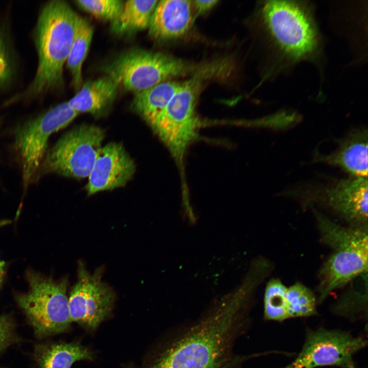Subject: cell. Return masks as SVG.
I'll use <instances>...</instances> for the list:
<instances>
[{
    "instance_id": "cell-1",
    "label": "cell",
    "mask_w": 368,
    "mask_h": 368,
    "mask_svg": "<svg viewBox=\"0 0 368 368\" xmlns=\"http://www.w3.org/2000/svg\"><path fill=\"white\" fill-rule=\"evenodd\" d=\"M251 293L244 287L216 303L177 331L144 368H241L251 356L234 351L247 325Z\"/></svg>"
},
{
    "instance_id": "cell-2",
    "label": "cell",
    "mask_w": 368,
    "mask_h": 368,
    "mask_svg": "<svg viewBox=\"0 0 368 368\" xmlns=\"http://www.w3.org/2000/svg\"><path fill=\"white\" fill-rule=\"evenodd\" d=\"M260 14L270 52V76L275 78L303 62L314 64L321 75L323 40L313 4L266 1Z\"/></svg>"
},
{
    "instance_id": "cell-3",
    "label": "cell",
    "mask_w": 368,
    "mask_h": 368,
    "mask_svg": "<svg viewBox=\"0 0 368 368\" xmlns=\"http://www.w3.org/2000/svg\"><path fill=\"white\" fill-rule=\"evenodd\" d=\"M79 17L63 1H50L42 8L34 36L38 59L36 73L28 87L12 101L40 96L63 85V66Z\"/></svg>"
},
{
    "instance_id": "cell-4",
    "label": "cell",
    "mask_w": 368,
    "mask_h": 368,
    "mask_svg": "<svg viewBox=\"0 0 368 368\" xmlns=\"http://www.w3.org/2000/svg\"><path fill=\"white\" fill-rule=\"evenodd\" d=\"M322 242L333 251L319 272L318 302L367 271V228L338 225L315 211Z\"/></svg>"
},
{
    "instance_id": "cell-5",
    "label": "cell",
    "mask_w": 368,
    "mask_h": 368,
    "mask_svg": "<svg viewBox=\"0 0 368 368\" xmlns=\"http://www.w3.org/2000/svg\"><path fill=\"white\" fill-rule=\"evenodd\" d=\"M29 290L16 294L15 300L24 311L35 335L45 338L67 331L72 323L68 297V280L56 281L33 271L26 273Z\"/></svg>"
},
{
    "instance_id": "cell-6",
    "label": "cell",
    "mask_w": 368,
    "mask_h": 368,
    "mask_svg": "<svg viewBox=\"0 0 368 368\" xmlns=\"http://www.w3.org/2000/svg\"><path fill=\"white\" fill-rule=\"evenodd\" d=\"M205 70L164 53L139 49L122 54L104 68L119 85L134 93L171 78Z\"/></svg>"
},
{
    "instance_id": "cell-7",
    "label": "cell",
    "mask_w": 368,
    "mask_h": 368,
    "mask_svg": "<svg viewBox=\"0 0 368 368\" xmlns=\"http://www.w3.org/2000/svg\"><path fill=\"white\" fill-rule=\"evenodd\" d=\"M200 86L199 77L184 81L151 127L176 162L183 180V191L187 190L184 175L186 153L196 139L200 127V121L195 112Z\"/></svg>"
},
{
    "instance_id": "cell-8",
    "label": "cell",
    "mask_w": 368,
    "mask_h": 368,
    "mask_svg": "<svg viewBox=\"0 0 368 368\" xmlns=\"http://www.w3.org/2000/svg\"><path fill=\"white\" fill-rule=\"evenodd\" d=\"M103 130L93 125H81L63 135L47 153L40 168L44 173L65 177H88L102 148Z\"/></svg>"
},
{
    "instance_id": "cell-9",
    "label": "cell",
    "mask_w": 368,
    "mask_h": 368,
    "mask_svg": "<svg viewBox=\"0 0 368 368\" xmlns=\"http://www.w3.org/2000/svg\"><path fill=\"white\" fill-rule=\"evenodd\" d=\"M79 114L67 102H63L25 123L16 131L15 145L21 159L24 189L41 167L50 136L67 126Z\"/></svg>"
},
{
    "instance_id": "cell-10",
    "label": "cell",
    "mask_w": 368,
    "mask_h": 368,
    "mask_svg": "<svg viewBox=\"0 0 368 368\" xmlns=\"http://www.w3.org/2000/svg\"><path fill=\"white\" fill-rule=\"evenodd\" d=\"M367 341L347 332L319 329L308 332L303 349L295 359L283 368H315L333 365L355 368L353 357Z\"/></svg>"
},
{
    "instance_id": "cell-11",
    "label": "cell",
    "mask_w": 368,
    "mask_h": 368,
    "mask_svg": "<svg viewBox=\"0 0 368 368\" xmlns=\"http://www.w3.org/2000/svg\"><path fill=\"white\" fill-rule=\"evenodd\" d=\"M103 270L93 274L80 262L78 280L71 289L68 306L71 320L89 330L96 329L110 314L116 294L102 280Z\"/></svg>"
},
{
    "instance_id": "cell-12",
    "label": "cell",
    "mask_w": 368,
    "mask_h": 368,
    "mask_svg": "<svg viewBox=\"0 0 368 368\" xmlns=\"http://www.w3.org/2000/svg\"><path fill=\"white\" fill-rule=\"evenodd\" d=\"M316 299L313 292L300 283L287 287L279 279L266 284L264 314L267 320L283 321L316 314Z\"/></svg>"
},
{
    "instance_id": "cell-13",
    "label": "cell",
    "mask_w": 368,
    "mask_h": 368,
    "mask_svg": "<svg viewBox=\"0 0 368 368\" xmlns=\"http://www.w3.org/2000/svg\"><path fill=\"white\" fill-rule=\"evenodd\" d=\"M135 171L134 161L122 144L109 143L102 147L88 176V195L124 187Z\"/></svg>"
},
{
    "instance_id": "cell-14",
    "label": "cell",
    "mask_w": 368,
    "mask_h": 368,
    "mask_svg": "<svg viewBox=\"0 0 368 368\" xmlns=\"http://www.w3.org/2000/svg\"><path fill=\"white\" fill-rule=\"evenodd\" d=\"M323 196L327 205L350 226L367 228V177L338 180Z\"/></svg>"
},
{
    "instance_id": "cell-15",
    "label": "cell",
    "mask_w": 368,
    "mask_h": 368,
    "mask_svg": "<svg viewBox=\"0 0 368 368\" xmlns=\"http://www.w3.org/2000/svg\"><path fill=\"white\" fill-rule=\"evenodd\" d=\"M192 20L191 1H161L151 16L149 35L158 40L178 38L188 32Z\"/></svg>"
},
{
    "instance_id": "cell-16",
    "label": "cell",
    "mask_w": 368,
    "mask_h": 368,
    "mask_svg": "<svg viewBox=\"0 0 368 368\" xmlns=\"http://www.w3.org/2000/svg\"><path fill=\"white\" fill-rule=\"evenodd\" d=\"M367 131H352L339 142L335 151L328 155H318L315 162L339 167L353 177H367Z\"/></svg>"
},
{
    "instance_id": "cell-17",
    "label": "cell",
    "mask_w": 368,
    "mask_h": 368,
    "mask_svg": "<svg viewBox=\"0 0 368 368\" xmlns=\"http://www.w3.org/2000/svg\"><path fill=\"white\" fill-rule=\"evenodd\" d=\"M119 84L107 75L83 84L69 101V106L78 113L87 112L96 116L103 114L114 101Z\"/></svg>"
},
{
    "instance_id": "cell-18",
    "label": "cell",
    "mask_w": 368,
    "mask_h": 368,
    "mask_svg": "<svg viewBox=\"0 0 368 368\" xmlns=\"http://www.w3.org/2000/svg\"><path fill=\"white\" fill-rule=\"evenodd\" d=\"M183 82L168 80L135 93L132 109L152 127Z\"/></svg>"
},
{
    "instance_id": "cell-19",
    "label": "cell",
    "mask_w": 368,
    "mask_h": 368,
    "mask_svg": "<svg viewBox=\"0 0 368 368\" xmlns=\"http://www.w3.org/2000/svg\"><path fill=\"white\" fill-rule=\"evenodd\" d=\"M93 353L78 342L41 344L35 351L37 368H71L76 361L90 360Z\"/></svg>"
},
{
    "instance_id": "cell-20",
    "label": "cell",
    "mask_w": 368,
    "mask_h": 368,
    "mask_svg": "<svg viewBox=\"0 0 368 368\" xmlns=\"http://www.w3.org/2000/svg\"><path fill=\"white\" fill-rule=\"evenodd\" d=\"M158 1H128L117 18L111 22V31L118 35L132 34L148 28Z\"/></svg>"
},
{
    "instance_id": "cell-21",
    "label": "cell",
    "mask_w": 368,
    "mask_h": 368,
    "mask_svg": "<svg viewBox=\"0 0 368 368\" xmlns=\"http://www.w3.org/2000/svg\"><path fill=\"white\" fill-rule=\"evenodd\" d=\"M93 35V28L85 18L79 17L74 39L66 61L72 76L74 89L78 91L82 85L83 63L88 54Z\"/></svg>"
},
{
    "instance_id": "cell-22",
    "label": "cell",
    "mask_w": 368,
    "mask_h": 368,
    "mask_svg": "<svg viewBox=\"0 0 368 368\" xmlns=\"http://www.w3.org/2000/svg\"><path fill=\"white\" fill-rule=\"evenodd\" d=\"M335 314L351 320L367 317V290H351L334 305Z\"/></svg>"
},
{
    "instance_id": "cell-23",
    "label": "cell",
    "mask_w": 368,
    "mask_h": 368,
    "mask_svg": "<svg viewBox=\"0 0 368 368\" xmlns=\"http://www.w3.org/2000/svg\"><path fill=\"white\" fill-rule=\"evenodd\" d=\"M77 5L95 17L112 22L120 14L124 2L119 0H79Z\"/></svg>"
},
{
    "instance_id": "cell-24",
    "label": "cell",
    "mask_w": 368,
    "mask_h": 368,
    "mask_svg": "<svg viewBox=\"0 0 368 368\" xmlns=\"http://www.w3.org/2000/svg\"><path fill=\"white\" fill-rule=\"evenodd\" d=\"M13 74V65L8 44L0 32V89L10 82Z\"/></svg>"
},
{
    "instance_id": "cell-25",
    "label": "cell",
    "mask_w": 368,
    "mask_h": 368,
    "mask_svg": "<svg viewBox=\"0 0 368 368\" xmlns=\"http://www.w3.org/2000/svg\"><path fill=\"white\" fill-rule=\"evenodd\" d=\"M14 324L8 315L0 316V353L17 340Z\"/></svg>"
},
{
    "instance_id": "cell-26",
    "label": "cell",
    "mask_w": 368,
    "mask_h": 368,
    "mask_svg": "<svg viewBox=\"0 0 368 368\" xmlns=\"http://www.w3.org/2000/svg\"><path fill=\"white\" fill-rule=\"evenodd\" d=\"M216 0L194 1L193 4L198 14L204 13L216 5Z\"/></svg>"
},
{
    "instance_id": "cell-27",
    "label": "cell",
    "mask_w": 368,
    "mask_h": 368,
    "mask_svg": "<svg viewBox=\"0 0 368 368\" xmlns=\"http://www.w3.org/2000/svg\"><path fill=\"white\" fill-rule=\"evenodd\" d=\"M9 222H10V221H8V220H3L2 221H1L0 222V228L2 226L8 224ZM4 267H5V262L4 261H2L0 260V269H3V268H4Z\"/></svg>"
},
{
    "instance_id": "cell-28",
    "label": "cell",
    "mask_w": 368,
    "mask_h": 368,
    "mask_svg": "<svg viewBox=\"0 0 368 368\" xmlns=\"http://www.w3.org/2000/svg\"><path fill=\"white\" fill-rule=\"evenodd\" d=\"M4 275V268L0 269V287L2 283Z\"/></svg>"
}]
</instances>
